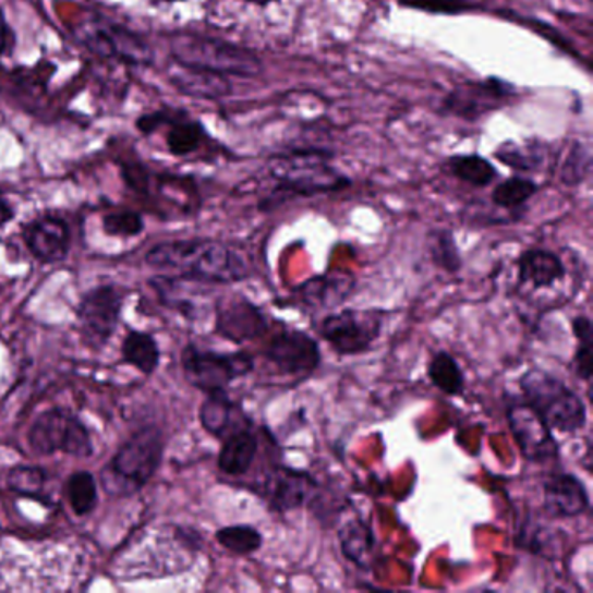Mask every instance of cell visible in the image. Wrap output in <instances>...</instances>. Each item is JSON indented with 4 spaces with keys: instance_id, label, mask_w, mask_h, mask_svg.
Wrapping results in <instances>:
<instances>
[{
    "instance_id": "cell-1",
    "label": "cell",
    "mask_w": 593,
    "mask_h": 593,
    "mask_svg": "<svg viewBox=\"0 0 593 593\" xmlns=\"http://www.w3.org/2000/svg\"><path fill=\"white\" fill-rule=\"evenodd\" d=\"M332 155L318 148H298L285 154L271 155L268 172L277 181L276 189L259 203V209L268 213L291 198H308L315 195L335 194L352 185L347 174L329 164Z\"/></svg>"
},
{
    "instance_id": "cell-2",
    "label": "cell",
    "mask_w": 593,
    "mask_h": 593,
    "mask_svg": "<svg viewBox=\"0 0 593 593\" xmlns=\"http://www.w3.org/2000/svg\"><path fill=\"white\" fill-rule=\"evenodd\" d=\"M147 263L159 270L177 271L198 285H235L251 276L250 263L232 247L215 241H174L155 245Z\"/></svg>"
},
{
    "instance_id": "cell-3",
    "label": "cell",
    "mask_w": 593,
    "mask_h": 593,
    "mask_svg": "<svg viewBox=\"0 0 593 593\" xmlns=\"http://www.w3.org/2000/svg\"><path fill=\"white\" fill-rule=\"evenodd\" d=\"M169 49L172 60L178 63L227 77H258L263 72V63L256 52L207 35L174 32L169 35Z\"/></svg>"
},
{
    "instance_id": "cell-4",
    "label": "cell",
    "mask_w": 593,
    "mask_h": 593,
    "mask_svg": "<svg viewBox=\"0 0 593 593\" xmlns=\"http://www.w3.org/2000/svg\"><path fill=\"white\" fill-rule=\"evenodd\" d=\"M520 390L550 431L574 434L589 423V409L583 399L550 371L529 370L520 378Z\"/></svg>"
},
{
    "instance_id": "cell-5",
    "label": "cell",
    "mask_w": 593,
    "mask_h": 593,
    "mask_svg": "<svg viewBox=\"0 0 593 593\" xmlns=\"http://www.w3.org/2000/svg\"><path fill=\"white\" fill-rule=\"evenodd\" d=\"M162 435L154 426L143 428L133 435L119 449L107 472L110 479L105 477V487L110 493H133L145 486L154 473L159 469L162 460Z\"/></svg>"
},
{
    "instance_id": "cell-6",
    "label": "cell",
    "mask_w": 593,
    "mask_h": 593,
    "mask_svg": "<svg viewBox=\"0 0 593 593\" xmlns=\"http://www.w3.org/2000/svg\"><path fill=\"white\" fill-rule=\"evenodd\" d=\"M75 39L99 58H116L130 65H150V46L124 26L108 22L101 14L84 17L74 28Z\"/></svg>"
},
{
    "instance_id": "cell-7",
    "label": "cell",
    "mask_w": 593,
    "mask_h": 593,
    "mask_svg": "<svg viewBox=\"0 0 593 593\" xmlns=\"http://www.w3.org/2000/svg\"><path fill=\"white\" fill-rule=\"evenodd\" d=\"M385 315L376 310L347 308L326 315L320 323V336L340 358H353L370 352L383 331Z\"/></svg>"
},
{
    "instance_id": "cell-8",
    "label": "cell",
    "mask_w": 593,
    "mask_h": 593,
    "mask_svg": "<svg viewBox=\"0 0 593 593\" xmlns=\"http://www.w3.org/2000/svg\"><path fill=\"white\" fill-rule=\"evenodd\" d=\"M183 371L195 388L213 394L227 390L235 379L244 378L254 370V359L247 352H206L186 347L181 358Z\"/></svg>"
},
{
    "instance_id": "cell-9",
    "label": "cell",
    "mask_w": 593,
    "mask_h": 593,
    "mask_svg": "<svg viewBox=\"0 0 593 593\" xmlns=\"http://www.w3.org/2000/svg\"><path fill=\"white\" fill-rule=\"evenodd\" d=\"M28 443L40 455L61 451L72 456H89L93 451L86 426L65 409H52L40 414L32 425Z\"/></svg>"
},
{
    "instance_id": "cell-10",
    "label": "cell",
    "mask_w": 593,
    "mask_h": 593,
    "mask_svg": "<svg viewBox=\"0 0 593 593\" xmlns=\"http://www.w3.org/2000/svg\"><path fill=\"white\" fill-rule=\"evenodd\" d=\"M516 98V86L498 77L472 81L455 87L444 98L440 112L460 117L463 121L475 122L486 113L510 104Z\"/></svg>"
},
{
    "instance_id": "cell-11",
    "label": "cell",
    "mask_w": 593,
    "mask_h": 593,
    "mask_svg": "<svg viewBox=\"0 0 593 593\" xmlns=\"http://www.w3.org/2000/svg\"><path fill=\"white\" fill-rule=\"evenodd\" d=\"M263 358L288 376H310L320 366L323 353L317 340L300 329L274 332L263 349Z\"/></svg>"
},
{
    "instance_id": "cell-12",
    "label": "cell",
    "mask_w": 593,
    "mask_h": 593,
    "mask_svg": "<svg viewBox=\"0 0 593 593\" xmlns=\"http://www.w3.org/2000/svg\"><path fill=\"white\" fill-rule=\"evenodd\" d=\"M507 420L520 455L531 463H546L559 458V444L550 426L528 402H512L507 408Z\"/></svg>"
},
{
    "instance_id": "cell-13",
    "label": "cell",
    "mask_w": 593,
    "mask_h": 593,
    "mask_svg": "<svg viewBox=\"0 0 593 593\" xmlns=\"http://www.w3.org/2000/svg\"><path fill=\"white\" fill-rule=\"evenodd\" d=\"M318 484L308 472L274 464L263 475L258 495L267 501L271 512H291L315 499Z\"/></svg>"
},
{
    "instance_id": "cell-14",
    "label": "cell",
    "mask_w": 593,
    "mask_h": 593,
    "mask_svg": "<svg viewBox=\"0 0 593 593\" xmlns=\"http://www.w3.org/2000/svg\"><path fill=\"white\" fill-rule=\"evenodd\" d=\"M121 308L122 294L113 286L93 289L84 296L78 308V318L89 344L101 347L107 343L108 338L116 331Z\"/></svg>"
},
{
    "instance_id": "cell-15",
    "label": "cell",
    "mask_w": 593,
    "mask_h": 593,
    "mask_svg": "<svg viewBox=\"0 0 593 593\" xmlns=\"http://www.w3.org/2000/svg\"><path fill=\"white\" fill-rule=\"evenodd\" d=\"M216 331L235 343L254 341L267 335L268 318L247 298H228L218 305Z\"/></svg>"
},
{
    "instance_id": "cell-16",
    "label": "cell",
    "mask_w": 593,
    "mask_h": 593,
    "mask_svg": "<svg viewBox=\"0 0 593 593\" xmlns=\"http://www.w3.org/2000/svg\"><path fill=\"white\" fill-rule=\"evenodd\" d=\"M543 507L554 519L580 517L590 508L589 489L572 473H554L543 484Z\"/></svg>"
},
{
    "instance_id": "cell-17",
    "label": "cell",
    "mask_w": 593,
    "mask_h": 593,
    "mask_svg": "<svg viewBox=\"0 0 593 593\" xmlns=\"http://www.w3.org/2000/svg\"><path fill=\"white\" fill-rule=\"evenodd\" d=\"M28 250L43 263H57L65 258L70 250L69 225L57 216H43L23 230Z\"/></svg>"
},
{
    "instance_id": "cell-18",
    "label": "cell",
    "mask_w": 593,
    "mask_h": 593,
    "mask_svg": "<svg viewBox=\"0 0 593 593\" xmlns=\"http://www.w3.org/2000/svg\"><path fill=\"white\" fill-rule=\"evenodd\" d=\"M168 78L172 86L190 98L218 101L232 95L233 90L232 82L228 81L227 75L183 65L174 60L169 66Z\"/></svg>"
},
{
    "instance_id": "cell-19",
    "label": "cell",
    "mask_w": 593,
    "mask_h": 593,
    "mask_svg": "<svg viewBox=\"0 0 593 593\" xmlns=\"http://www.w3.org/2000/svg\"><path fill=\"white\" fill-rule=\"evenodd\" d=\"M358 280L350 274H324L306 280L298 288V298L310 308L332 310L343 305V301L355 291Z\"/></svg>"
},
{
    "instance_id": "cell-20",
    "label": "cell",
    "mask_w": 593,
    "mask_h": 593,
    "mask_svg": "<svg viewBox=\"0 0 593 593\" xmlns=\"http://www.w3.org/2000/svg\"><path fill=\"white\" fill-rule=\"evenodd\" d=\"M517 279L520 286L533 289L554 288L566 279V265L557 254L548 250H525L517 258Z\"/></svg>"
},
{
    "instance_id": "cell-21",
    "label": "cell",
    "mask_w": 593,
    "mask_h": 593,
    "mask_svg": "<svg viewBox=\"0 0 593 593\" xmlns=\"http://www.w3.org/2000/svg\"><path fill=\"white\" fill-rule=\"evenodd\" d=\"M259 451V437L253 423L237 428L221 439L218 467L230 477H241L250 472Z\"/></svg>"
},
{
    "instance_id": "cell-22",
    "label": "cell",
    "mask_w": 593,
    "mask_h": 593,
    "mask_svg": "<svg viewBox=\"0 0 593 593\" xmlns=\"http://www.w3.org/2000/svg\"><path fill=\"white\" fill-rule=\"evenodd\" d=\"M201 423L209 434L218 439H225L241 426L250 425L251 417L242 411L241 406L235 404L227 391H213L207 394L201 408Z\"/></svg>"
},
{
    "instance_id": "cell-23",
    "label": "cell",
    "mask_w": 593,
    "mask_h": 593,
    "mask_svg": "<svg viewBox=\"0 0 593 593\" xmlns=\"http://www.w3.org/2000/svg\"><path fill=\"white\" fill-rule=\"evenodd\" d=\"M340 537L341 554L344 559L355 564L358 568L371 569L374 550H376V540H374L373 528L367 520L362 517H352L344 520L338 531Z\"/></svg>"
},
{
    "instance_id": "cell-24",
    "label": "cell",
    "mask_w": 593,
    "mask_h": 593,
    "mask_svg": "<svg viewBox=\"0 0 593 593\" xmlns=\"http://www.w3.org/2000/svg\"><path fill=\"white\" fill-rule=\"evenodd\" d=\"M426 374L437 390L443 391L446 396H461L467 387V378H464L463 370L460 362L456 361L449 352H437L428 362Z\"/></svg>"
},
{
    "instance_id": "cell-25",
    "label": "cell",
    "mask_w": 593,
    "mask_h": 593,
    "mask_svg": "<svg viewBox=\"0 0 593 593\" xmlns=\"http://www.w3.org/2000/svg\"><path fill=\"white\" fill-rule=\"evenodd\" d=\"M446 164L452 177L475 189H486L498 178L495 166L479 154L452 155Z\"/></svg>"
},
{
    "instance_id": "cell-26",
    "label": "cell",
    "mask_w": 593,
    "mask_h": 593,
    "mask_svg": "<svg viewBox=\"0 0 593 593\" xmlns=\"http://www.w3.org/2000/svg\"><path fill=\"white\" fill-rule=\"evenodd\" d=\"M169 125H171V130H169L168 134V148L177 157L194 154V152L203 147L204 140L207 138L203 124L190 121L185 112H183V116L178 113V116L172 117Z\"/></svg>"
},
{
    "instance_id": "cell-27",
    "label": "cell",
    "mask_w": 593,
    "mask_h": 593,
    "mask_svg": "<svg viewBox=\"0 0 593 593\" xmlns=\"http://www.w3.org/2000/svg\"><path fill=\"white\" fill-rule=\"evenodd\" d=\"M536 181L524 177H512L501 181L491 194V201L505 211H520L537 194Z\"/></svg>"
},
{
    "instance_id": "cell-28",
    "label": "cell",
    "mask_w": 593,
    "mask_h": 593,
    "mask_svg": "<svg viewBox=\"0 0 593 593\" xmlns=\"http://www.w3.org/2000/svg\"><path fill=\"white\" fill-rule=\"evenodd\" d=\"M572 335L578 340L577 352L572 358V370L581 382L590 387L593 364V326L589 315H578L572 318Z\"/></svg>"
},
{
    "instance_id": "cell-29",
    "label": "cell",
    "mask_w": 593,
    "mask_h": 593,
    "mask_svg": "<svg viewBox=\"0 0 593 593\" xmlns=\"http://www.w3.org/2000/svg\"><path fill=\"white\" fill-rule=\"evenodd\" d=\"M125 362L138 367L142 373L152 374L159 366V349L154 338L145 332H130L122 343Z\"/></svg>"
},
{
    "instance_id": "cell-30",
    "label": "cell",
    "mask_w": 593,
    "mask_h": 593,
    "mask_svg": "<svg viewBox=\"0 0 593 593\" xmlns=\"http://www.w3.org/2000/svg\"><path fill=\"white\" fill-rule=\"evenodd\" d=\"M428 254L435 267L447 271L449 276H455L463 267V258L451 230H434L428 235Z\"/></svg>"
},
{
    "instance_id": "cell-31",
    "label": "cell",
    "mask_w": 593,
    "mask_h": 593,
    "mask_svg": "<svg viewBox=\"0 0 593 593\" xmlns=\"http://www.w3.org/2000/svg\"><path fill=\"white\" fill-rule=\"evenodd\" d=\"M495 157L513 171L529 172L542 168L545 154H543L540 143H529L524 147V145L507 142L499 145L498 150L495 152Z\"/></svg>"
},
{
    "instance_id": "cell-32",
    "label": "cell",
    "mask_w": 593,
    "mask_h": 593,
    "mask_svg": "<svg viewBox=\"0 0 593 593\" xmlns=\"http://www.w3.org/2000/svg\"><path fill=\"white\" fill-rule=\"evenodd\" d=\"M216 540L225 550L235 555H251L263 546V534L253 525H228L216 533Z\"/></svg>"
},
{
    "instance_id": "cell-33",
    "label": "cell",
    "mask_w": 593,
    "mask_h": 593,
    "mask_svg": "<svg viewBox=\"0 0 593 593\" xmlns=\"http://www.w3.org/2000/svg\"><path fill=\"white\" fill-rule=\"evenodd\" d=\"M592 171V152L583 142H572L569 147L562 168H560V183L566 186H578L590 177Z\"/></svg>"
},
{
    "instance_id": "cell-34",
    "label": "cell",
    "mask_w": 593,
    "mask_h": 593,
    "mask_svg": "<svg viewBox=\"0 0 593 593\" xmlns=\"http://www.w3.org/2000/svg\"><path fill=\"white\" fill-rule=\"evenodd\" d=\"M66 491H69L70 505L77 516H86L90 510H95L98 504V489H96L95 477L90 473H74L69 479Z\"/></svg>"
},
{
    "instance_id": "cell-35",
    "label": "cell",
    "mask_w": 593,
    "mask_h": 593,
    "mask_svg": "<svg viewBox=\"0 0 593 593\" xmlns=\"http://www.w3.org/2000/svg\"><path fill=\"white\" fill-rule=\"evenodd\" d=\"M397 4L432 14H461L481 9L475 0H397Z\"/></svg>"
},
{
    "instance_id": "cell-36",
    "label": "cell",
    "mask_w": 593,
    "mask_h": 593,
    "mask_svg": "<svg viewBox=\"0 0 593 593\" xmlns=\"http://www.w3.org/2000/svg\"><path fill=\"white\" fill-rule=\"evenodd\" d=\"M46 473L35 467H20L9 473V486L20 495L37 496L43 489Z\"/></svg>"
},
{
    "instance_id": "cell-37",
    "label": "cell",
    "mask_w": 593,
    "mask_h": 593,
    "mask_svg": "<svg viewBox=\"0 0 593 593\" xmlns=\"http://www.w3.org/2000/svg\"><path fill=\"white\" fill-rule=\"evenodd\" d=\"M104 228L108 235H138L143 230L142 216L133 211L112 213V215L105 216Z\"/></svg>"
},
{
    "instance_id": "cell-38",
    "label": "cell",
    "mask_w": 593,
    "mask_h": 593,
    "mask_svg": "<svg viewBox=\"0 0 593 593\" xmlns=\"http://www.w3.org/2000/svg\"><path fill=\"white\" fill-rule=\"evenodd\" d=\"M171 112H154L147 113V116L140 117L138 122H136V128H138L142 133L150 134L155 130H159L160 125L169 124L172 119Z\"/></svg>"
},
{
    "instance_id": "cell-39",
    "label": "cell",
    "mask_w": 593,
    "mask_h": 593,
    "mask_svg": "<svg viewBox=\"0 0 593 593\" xmlns=\"http://www.w3.org/2000/svg\"><path fill=\"white\" fill-rule=\"evenodd\" d=\"M14 48V34L5 20L4 11L0 8V55H8Z\"/></svg>"
},
{
    "instance_id": "cell-40",
    "label": "cell",
    "mask_w": 593,
    "mask_h": 593,
    "mask_svg": "<svg viewBox=\"0 0 593 593\" xmlns=\"http://www.w3.org/2000/svg\"><path fill=\"white\" fill-rule=\"evenodd\" d=\"M13 207L9 206L8 201L0 194V227H4L8 221L13 220Z\"/></svg>"
},
{
    "instance_id": "cell-41",
    "label": "cell",
    "mask_w": 593,
    "mask_h": 593,
    "mask_svg": "<svg viewBox=\"0 0 593 593\" xmlns=\"http://www.w3.org/2000/svg\"><path fill=\"white\" fill-rule=\"evenodd\" d=\"M247 4L259 5V8H265V5L274 4V2H279V0H244Z\"/></svg>"
},
{
    "instance_id": "cell-42",
    "label": "cell",
    "mask_w": 593,
    "mask_h": 593,
    "mask_svg": "<svg viewBox=\"0 0 593 593\" xmlns=\"http://www.w3.org/2000/svg\"><path fill=\"white\" fill-rule=\"evenodd\" d=\"M164 2H177V0H164Z\"/></svg>"
}]
</instances>
